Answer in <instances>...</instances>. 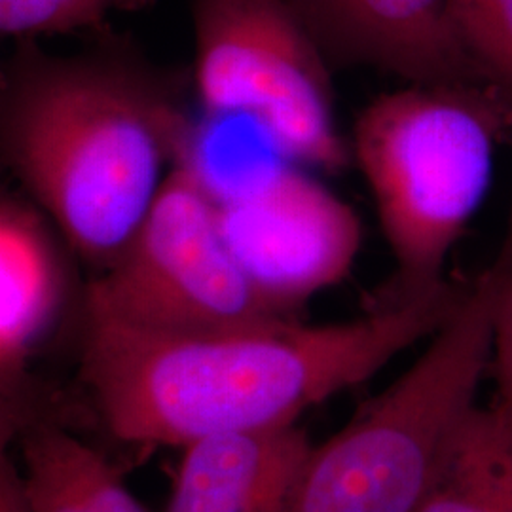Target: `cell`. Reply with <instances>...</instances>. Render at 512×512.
<instances>
[{
    "instance_id": "obj_1",
    "label": "cell",
    "mask_w": 512,
    "mask_h": 512,
    "mask_svg": "<svg viewBox=\"0 0 512 512\" xmlns=\"http://www.w3.org/2000/svg\"><path fill=\"white\" fill-rule=\"evenodd\" d=\"M465 289L446 281L420 300L332 325L298 319L162 334L84 317L78 376L99 420L122 442L184 448L279 429L429 340Z\"/></svg>"
},
{
    "instance_id": "obj_2",
    "label": "cell",
    "mask_w": 512,
    "mask_h": 512,
    "mask_svg": "<svg viewBox=\"0 0 512 512\" xmlns=\"http://www.w3.org/2000/svg\"><path fill=\"white\" fill-rule=\"evenodd\" d=\"M194 143L173 74L110 29L78 54L18 40L2 69V160L97 272L122 255Z\"/></svg>"
},
{
    "instance_id": "obj_3",
    "label": "cell",
    "mask_w": 512,
    "mask_h": 512,
    "mask_svg": "<svg viewBox=\"0 0 512 512\" xmlns=\"http://www.w3.org/2000/svg\"><path fill=\"white\" fill-rule=\"evenodd\" d=\"M512 281V203L494 260L410 366L304 461L285 512H416L476 412Z\"/></svg>"
},
{
    "instance_id": "obj_4",
    "label": "cell",
    "mask_w": 512,
    "mask_h": 512,
    "mask_svg": "<svg viewBox=\"0 0 512 512\" xmlns=\"http://www.w3.org/2000/svg\"><path fill=\"white\" fill-rule=\"evenodd\" d=\"M512 112L490 90L406 84L370 101L351 152L376 202L395 270L368 308L440 289L446 260L484 202Z\"/></svg>"
},
{
    "instance_id": "obj_5",
    "label": "cell",
    "mask_w": 512,
    "mask_h": 512,
    "mask_svg": "<svg viewBox=\"0 0 512 512\" xmlns=\"http://www.w3.org/2000/svg\"><path fill=\"white\" fill-rule=\"evenodd\" d=\"M179 165L137 232L84 291V317L162 334L298 321L274 308L239 266L220 224V192Z\"/></svg>"
},
{
    "instance_id": "obj_6",
    "label": "cell",
    "mask_w": 512,
    "mask_h": 512,
    "mask_svg": "<svg viewBox=\"0 0 512 512\" xmlns=\"http://www.w3.org/2000/svg\"><path fill=\"white\" fill-rule=\"evenodd\" d=\"M192 82L202 109L247 118L293 164L342 171L327 55L289 0H192Z\"/></svg>"
},
{
    "instance_id": "obj_7",
    "label": "cell",
    "mask_w": 512,
    "mask_h": 512,
    "mask_svg": "<svg viewBox=\"0 0 512 512\" xmlns=\"http://www.w3.org/2000/svg\"><path fill=\"white\" fill-rule=\"evenodd\" d=\"M220 224L258 293L293 319L349 274L363 243L353 207L302 165L220 194Z\"/></svg>"
},
{
    "instance_id": "obj_8",
    "label": "cell",
    "mask_w": 512,
    "mask_h": 512,
    "mask_svg": "<svg viewBox=\"0 0 512 512\" xmlns=\"http://www.w3.org/2000/svg\"><path fill=\"white\" fill-rule=\"evenodd\" d=\"M330 67H363L404 84L494 92L463 48L448 0H289Z\"/></svg>"
},
{
    "instance_id": "obj_9",
    "label": "cell",
    "mask_w": 512,
    "mask_h": 512,
    "mask_svg": "<svg viewBox=\"0 0 512 512\" xmlns=\"http://www.w3.org/2000/svg\"><path fill=\"white\" fill-rule=\"evenodd\" d=\"M73 253L25 194L0 200V395L2 437L18 435L33 418L27 406L29 365L61 311Z\"/></svg>"
},
{
    "instance_id": "obj_10",
    "label": "cell",
    "mask_w": 512,
    "mask_h": 512,
    "mask_svg": "<svg viewBox=\"0 0 512 512\" xmlns=\"http://www.w3.org/2000/svg\"><path fill=\"white\" fill-rule=\"evenodd\" d=\"M313 448L294 425L184 446L165 512H285Z\"/></svg>"
},
{
    "instance_id": "obj_11",
    "label": "cell",
    "mask_w": 512,
    "mask_h": 512,
    "mask_svg": "<svg viewBox=\"0 0 512 512\" xmlns=\"http://www.w3.org/2000/svg\"><path fill=\"white\" fill-rule=\"evenodd\" d=\"M29 512H147L99 452L54 421L19 431Z\"/></svg>"
},
{
    "instance_id": "obj_12",
    "label": "cell",
    "mask_w": 512,
    "mask_h": 512,
    "mask_svg": "<svg viewBox=\"0 0 512 512\" xmlns=\"http://www.w3.org/2000/svg\"><path fill=\"white\" fill-rule=\"evenodd\" d=\"M416 512H512V431L490 408H476Z\"/></svg>"
},
{
    "instance_id": "obj_13",
    "label": "cell",
    "mask_w": 512,
    "mask_h": 512,
    "mask_svg": "<svg viewBox=\"0 0 512 512\" xmlns=\"http://www.w3.org/2000/svg\"><path fill=\"white\" fill-rule=\"evenodd\" d=\"M463 48L512 112V0H448Z\"/></svg>"
},
{
    "instance_id": "obj_14",
    "label": "cell",
    "mask_w": 512,
    "mask_h": 512,
    "mask_svg": "<svg viewBox=\"0 0 512 512\" xmlns=\"http://www.w3.org/2000/svg\"><path fill=\"white\" fill-rule=\"evenodd\" d=\"M154 0H0V31L16 40L44 35L109 31V18L118 12H137Z\"/></svg>"
},
{
    "instance_id": "obj_15",
    "label": "cell",
    "mask_w": 512,
    "mask_h": 512,
    "mask_svg": "<svg viewBox=\"0 0 512 512\" xmlns=\"http://www.w3.org/2000/svg\"><path fill=\"white\" fill-rule=\"evenodd\" d=\"M490 374L494 376L495 395L488 408L512 431V281L497 313Z\"/></svg>"
},
{
    "instance_id": "obj_16",
    "label": "cell",
    "mask_w": 512,
    "mask_h": 512,
    "mask_svg": "<svg viewBox=\"0 0 512 512\" xmlns=\"http://www.w3.org/2000/svg\"><path fill=\"white\" fill-rule=\"evenodd\" d=\"M0 512H29L21 488V473L6 456L0 459Z\"/></svg>"
}]
</instances>
